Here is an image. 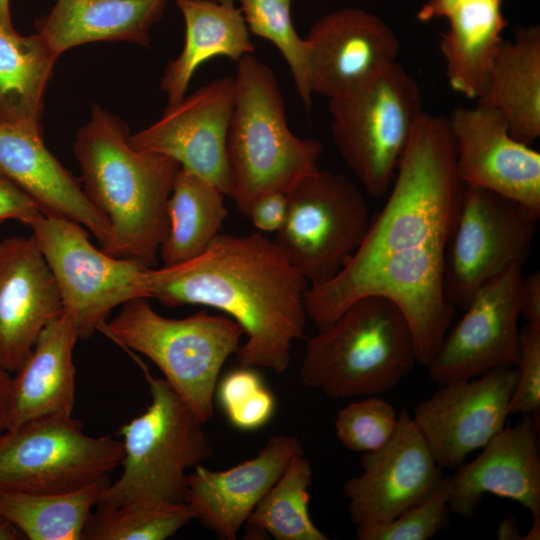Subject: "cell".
Segmentation results:
<instances>
[{
  "label": "cell",
  "instance_id": "cell-1",
  "mask_svg": "<svg viewBox=\"0 0 540 540\" xmlns=\"http://www.w3.org/2000/svg\"><path fill=\"white\" fill-rule=\"evenodd\" d=\"M148 298L165 306L204 305L228 315L246 341L239 366L287 370L292 343L304 337L306 279L260 231L219 233L198 257L145 273Z\"/></svg>",
  "mask_w": 540,
  "mask_h": 540
},
{
  "label": "cell",
  "instance_id": "cell-2",
  "mask_svg": "<svg viewBox=\"0 0 540 540\" xmlns=\"http://www.w3.org/2000/svg\"><path fill=\"white\" fill-rule=\"evenodd\" d=\"M463 187L447 118L423 112L384 207L343 268H444Z\"/></svg>",
  "mask_w": 540,
  "mask_h": 540
},
{
  "label": "cell",
  "instance_id": "cell-3",
  "mask_svg": "<svg viewBox=\"0 0 540 540\" xmlns=\"http://www.w3.org/2000/svg\"><path fill=\"white\" fill-rule=\"evenodd\" d=\"M129 136L118 116L93 105L73 151L86 196L109 222L102 250L151 267L168 232L167 202L180 165L133 148Z\"/></svg>",
  "mask_w": 540,
  "mask_h": 540
},
{
  "label": "cell",
  "instance_id": "cell-4",
  "mask_svg": "<svg viewBox=\"0 0 540 540\" xmlns=\"http://www.w3.org/2000/svg\"><path fill=\"white\" fill-rule=\"evenodd\" d=\"M235 98L227 134L233 185L231 199L247 215L261 196L288 193L319 170L322 143L300 138L289 128L286 106L274 71L252 54L238 62Z\"/></svg>",
  "mask_w": 540,
  "mask_h": 540
},
{
  "label": "cell",
  "instance_id": "cell-5",
  "mask_svg": "<svg viewBox=\"0 0 540 540\" xmlns=\"http://www.w3.org/2000/svg\"><path fill=\"white\" fill-rule=\"evenodd\" d=\"M416 360L409 324L392 301L368 296L306 341L300 376L334 399L373 396L397 386Z\"/></svg>",
  "mask_w": 540,
  "mask_h": 540
},
{
  "label": "cell",
  "instance_id": "cell-6",
  "mask_svg": "<svg viewBox=\"0 0 540 540\" xmlns=\"http://www.w3.org/2000/svg\"><path fill=\"white\" fill-rule=\"evenodd\" d=\"M148 383L151 402L124 424L122 471L100 492L96 507L134 503H186L187 470L213 455L204 423L164 378H156L136 359Z\"/></svg>",
  "mask_w": 540,
  "mask_h": 540
},
{
  "label": "cell",
  "instance_id": "cell-7",
  "mask_svg": "<svg viewBox=\"0 0 540 540\" xmlns=\"http://www.w3.org/2000/svg\"><path fill=\"white\" fill-rule=\"evenodd\" d=\"M99 331L127 349L150 359L164 379L205 424L222 366L240 347L243 331L228 316L200 311L181 319L158 314L137 298Z\"/></svg>",
  "mask_w": 540,
  "mask_h": 540
},
{
  "label": "cell",
  "instance_id": "cell-8",
  "mask_svg": "<svg viewBox=\"0 0 540 540\" xmlns=\"http://www.w3.org/2000/svg\"><path fill=\"white\" fill-rule=\"evenodd\" d=\"M333 141L372 197L385 195L423 114L418 84L397 62L329 99Z\"/></svg>",
  "mask_w": 540,
  "mask_h": 540
},
{
  "label": "cell",
  "instance_id": "cell-9",
  "mask_svg": "<svg viewBox=\"0 0 540 540\" xmlns=\"http://www.w3.org/2000/svg\"><path fill=\"white\" fill-rule=\"evenodd\" d=\"M287 215L274 242L309 287L336 276L362 244L367 201L346 176L318 170L287 193Z\"/></svg>",
  "mask_w": 540,
  "mask_h": 540
},
{
  "label": "cell",
  "instance_id": "cell-10",
  "mask_svg": "<svg viewBox=\"0 0 540 540\" xmlns=\"http://www.w3.org/2000/svg\"><path fill=\"white\" fill-rule=\"evenodd\" d=\"M121 440L94 437L72 415H54L0 435V491L58 493L84 487L120 466Z\"/></svg>",
  "mask_w": 540,
  "mask_h": 540
},
{
  "label": "cell",
  "instance_id": "cell-11",
  "mask_svg": "<svg viewBox=\"0 0 540 540\" xmlns=\"http://www.w3.org/2000/svg\"><path fill=\"white\" fill-rule=\"evenodd\" d=\"M60 292L63 312L87 339L117 306L147 298L149 266L94 247L87 229L67 218L41 213L29 225Z\"/></svg>",
  "mask_w": 540,
  "mask_h": 540
},
{
  "label": "cell",
  "instance_id": "cell-12",
  "mask_svg": "<svg viewBox=\"0 0 540 540\" xmlns=\"http://www.w3.org/2000/svg\"><path fill=\"white\" fill-rule=\"evenodd\" d=\"M539 215L517 201L464 184L447 244L444 293L464 309L475 292L528 259Z\"/></svg>",
  "mask_w": 540,
  "mask_h": 540
},
{
  "label": "cell",
  "instance_id": "cell-13",
  "mask_svg": "<svg viewBox=\"0 0 540 540\" xmlns=\"http://www.w3.org/2000/svg\"><path fill=\"white\" fill-rule=\"evenodd\" d=\"M522 266L512 265L478 289L428 364L438 385L515 367L520 354Z\"/></svg>",
  "mask_w": 540,
  "mask_h": 540
},
{
  "label": "cell",
  "instance_id": "cell-14",
  "mask_svg": "<svg viewBox=\"0 0 540 540\" xmlns=\"http://www.w3.org/2000/svg\"><path fill=\"white\" fill-rule=\"evenodd\" d=\"M234 98V77L216 78L178 103L167 105L158 120L130 134L129 142L137 150L174 159L180 168L232 198L226 146Z\"/></svg>",
  "mask_w": 540,
  "mask_h": 540
},
{
  "label": "cell",
  "instance_id": "cell-15",
  "mask_svg": "<svg viewBox=\"0 0 540 540\" xmlns=\"http://www.w3.org/2000/svg\"><path fill=\"white\" fill-rule=\"evenodd\" d=\"M515 368L441 385L413 409L412 420L441 468L454 469L504 427Z\"/></svg>",
  "mask_w": 540,
  "mask_h": 540
},
{
  "label": "cell",
  "instance_id": "cell-16",
  "mask_svg": "<svg viewBox=\"0 0 540 540\" xmlns=\"http://www.w3.org/2000/svg\"><path fill=\"white\" fill-rule=\"evenodd\" d=\"M362 473L348 479L344 494L356 528L392 521L406 509L423 502L443 475L411 415L403 409L390 440L364 453Z\"/></svg>",
  "mask_w": 540,
  "mask_h": 540
},
{
  "label": "cell",
  "instance_id": "cell-17",
  "mask_svg": "<svg viewBox=\"0 0 540 540\" xmlns=\"http://www.w3.org/2000/svg\"><path fill=\"white\" fill-rule=\"evenodd\" d=\"M464 184L495 192L540 215V154L509 132L495 108L456 107L447 118Z\"/></svg>",
  "mask_w": 540,
  "mask_h": 540
},
{
  "label": "cell",
  "instance_id": "cell-18",
  "mask_svg": "<svg viewBox=\"0 0 540 540\" xmlns=\"http://www.w3.org/2000/svg\"><path fill=\"white\" fill-rule=\"evenodd\" d=\"M312 94L343 96L396 62L400 43L377 15L341 8L317 19L305 37Z\"/></svg>",
  "mask_w": 540,
  "mask_h": 540
},
{
  "label": "cell",
  "instance_id": "cell-19",
  "mask_svg": "<svg viewBox=\"0 0 540 540\" xmlns=\"http://www.w3.org/2000/svg\"><path fill=\"white\" fill-rule=\"evenodd\" d=\"M63 312L54 276L33 235L0 241V366L14 373L44 327Z\"/></svg>",
  "mask_w": 540,
  "mask_h": 540
},
{
  "label": "cell",
  "instance_id": "cell-20",
  "mask_svg": "<svg viewBox=\"0 0 540 540\" xmlns=\"http://www.w3.org/2000/svg\"><path fill=\"white\" fill-rule=\"evenodd\" d=\"M539 423L524 414L505 426L471 462L450 476V511L471 518L486 493L514 500L540 517Z\"/></svg>",
  "mask_w": 540,
  "mask_h": 540
},
{
  "label": "cell",
  "instance_id": "cell-21",
  "mask_svg": "<svg viewBox=\"0 0 540 540\" xmlns=\"http://www.w3.org/2000/svg\"><path fill=\"white\" fill-rule=\"evenodd\" d=\"M302 452L296 437L275 435L255 457L230 469L213 471L197 465L187 476L186 503L195 519L219 538L234 540L290 460Z\"/></svg>",
  "mask_w": 540,
  "mask_h": 540
},
{
  "label": "cell",
  "instance_id": "cell-22",
  "mask_svg": "<svg viewBox=\"0 0 540 540\" xmlns=\"http://www.w3.org/2000/svg\"><path fill=\"white\" fill-rule=\"evenodd\" d=\"M0 173L22 189L44 215L70 219L102 246L107 218L90 202L73 174L46 147L42 131L0 122Z\"/></svg>",
  "mask_w": 540,
  "mask_h": 540
},
{
  "label": "cell",
  "instance_id": "cell-23",
  "mask_svg": "<svg viewBox=\"0 0 540 540\" xmlns=\"http://www.w3.org/2000/svg\"><path fill=\"white\" fill-rule=\"evenodd\" d=\"M78 339L74 322L64 312L44 327L12 376L6 429L42 417L72 415L76 387L73 349Z\"/></svg>",
  "mask_w": 540,
  "mask_h": 540
},
{
  "label": "cell",
  "instance_id": "cell-24",
  "mask_svg": "<svg viewBox=\"0 0 540 540\" xmlns=\"http://www.w3.org/2000/svg\"><path fill=\"white\" fill-rule=\"evenodd\" d=\"M166 0H56L36 21L39 33L59 57L98 41L150 44L151 28L163 16Z\"/></svg>",
  "mask_w": 540,
  "mask_h": 540
},
{
  "label": "cell",
  "instance_id": "cell-25",
  "mask_svg": "<svg viewBox=\"0 0 540 540\" xmlns=\"http://www.w3.org/2000/svg\"><path fill=\"white\" fill-rule=\"evenodd\" d=\"M185 23L180 54L164 71L161 89L168 105L181 101L196 70L206 61L224 56L238 62L255 47L239 7L210 0H176Z\"/></svg>",
  "mask_w": 540,
  "mask_h": 540
},
{
  "label": "cell",
  "instance_id": "cell-26",
  "mask_svg": "<svg viewBox=\"0 0 540 540\" xmlns=\"http://www.w3.org/2000/svg\"><path fill=\"white\" fill-rule=\"evenodd\" d=\"M477 103L495 108L513 138L526 145L540 135V27H518L503 40Z\"/></svg>",
  "mask_w": 540,
  "mask_h": 540
},
{
  "label": "cell",
  "instance_id": "cell-27",
  "mask_svg": "<svg viewBox=\"0 0 540 540\" xmlns=\"http://www.w3.org/2000/svg\"><path fill=\"white\" fill-rule=\"evenodd\" d=\"M502 0H461L444 17L440 49L450 87L477 100L503 42Z\"/></svg>",
  "mask_w": 540,
  "mask_h": 540
},
{
  "label": "cell",
  "instance_id": "cell-28",
  "mask_svg": "<svg viewBox=\"0 0 540 540\" xmlns=\"http://www.w3.org/2000/svg\"><path fill=\"white\" fill-rule=\"evenodd\" d=\"M58 56L39 33L0 25V122L41 130L44 95Z\"/></svg>",
  "mask_w": 540,
  "mask_h": 540
},
{
  "label": "cell",
  "instance_id": "cell-29",
  "mask_svg": "<svg viewBox=\"0 0 540 540\" xmlns=\"http://www.w3.org/2000/svg\"><path fill=\"white\" fill-rule=\"evenodd\" d=\"M225 195L201 177L179 168L167 202L168 232L159 254L164 266L200 256L228 216Z\"/></svg>",
  "mask_w": 540,
  "mask_h": 540
},
{
  "label": "cell",
  "instance_id": "cell-30",
  "mask_svg": "<svg viewBox=\"0 0 540 540\" xmlns=\"http://www.w3.org/2000/svg\"><path fill=\"white\" fill-rule=\"evenodd\" d=\"M109 477L58 493L0 491V517L30 540H81Z\"/></svg>",
  "mask_w": 540,
  "mask_h": 540
},
{
  "label": "cell",
  "instance_id": "cell-31",
  "mask_svg": "<svg viewBox=\"0 0 540 540\" xmlns=\"http://www.w3.org/2000/svg\"><path fill=\"white\" fill-rule=\"evenodd\" d=\"M312 468L304 452L296 454L263 496L246 523L277 540H328L308 510Z\"/></svg>",
  "mask_w": 540,
  "mask_h": 540
},
{
  "label": "cell",
  "instance_id": "cell-32",
  "mask_svg": "<svg viewBox=\"0 0 540 540\" xmlns=\"http://www.w3.org/2000/svg\"><path fill=\"white\" fill-rule=\"evenodd\" d=\"M195 519L188 503L142 502L92 512L84 540H164Z\"/></svg>",
  "mask_w": 540,
  "mask_h": 540
},
{
  "label": "cell",
  "instance_id": "cell-33",
  "mask_svg": "<svg viewBox=\"0 0 540 540\" xmlns=\"http://www.w3.org/2000/svg\"><path fill=\"white\" fill-rule=\"evenodd\" d=\"M294 0H237L249 32L279 50L291 72L299 97L311 108L308 75V43L295 29L291 17Z\"/></svg>",
  "mask_w": 540,
  "mask_h": 540
},
{
  "label": "cell",
  "instance_id": "cell-34",
  "mask_svg": "<svg viewBox=\"0 0 540 540\" xmlns=\"http://www.w3.org/2000/svg\"><path fill=\"white\" fill-rule=\"evenodd\" d=\"M397 426L394 407L375 395L350 402L335 419L337 439L352 452L378 450L390 440Z\"/></svg>",
  "mask_w": 540,
  "mask_h": 540
},
{
  "label": "cell",
  "instance_id": "cell-35",
  "mask_svg": "<svg viewBox=\"0 0 540 540\" xmlns=\"http://www.w3.org/2000/svg\"><path fill=\"white\" fill-rule=\"evenodd\" d=\"M451 478H442L437 488L392 521L370 527L356 528L359 540H427L449 524Z\"/></svg>",
  "mask_w": 540,
  "mask_h": 540
},
{
  "label": "cell",
  "instance_id": "cell-36",
  "mask_svg": "<svg viewBox=\"0 0 540 540\" xmlns=\"http://www.w3.org/2000/svg\"><path fill=\"white\" fill-rule=\"evenodd\" d=\"M515 367L516 382L507 414L539 415L540 327L526 323L520 329V354Z\"/></svg>",
  "mask_w": 540,
  "mask_h": 540
},
{
  "label": "cell",
  "instance_id": "cell-37",
  "mask_svg": "<svg viewBox=\"0 0 540 540\" xmlns=\"http://www.w3.org/2000/svg\"><path fill=\"white\" fill-rule=\"evenodd\" d=\"M265 385L255 368L239 366L227 373L217 388V396L224 411L248 400Z\"/></svg>",
  "mask_w": 540,
  "mask_h": 540
},
{
  "label": "cell",
  "instance_id": "cell-38",
  "mask_svg": "<svg viewBox=\"0 0 540 540\" xmlns=\"http://www.w3.org/2000/svg\"><path fill=\"white\" fill-rule=\"evenodd\" d=\"M274 410L275 399L264 386L248 400L225 413L233 426L250 431L264 426L271 419Z\"/></svg>",
  "mask_w": 540,
  "mask_h": 540
},
{
  "label": "cell",
  "instance_id": "cell-39",
  "mask_svg": "<svg viewBox=\"0 0 540 540\" xmlns=\"http://www.w3.org/2000/svg\"><path fill=\"white\" fill-rule=\"evenodd\" d=\"M287 207V194L272 192L259 197L246 216L258 231L278 232L285 222Z\"/></svg>",
  "mask_w": 540,
  "mask_h": 540
},
{
  "label": "cell",
  "instance_id": "cell-40",
  "mask_svg": "<svg viewBox=\"0 0 540 540\" xmlns=\"http://www.w3.org/2000/svg\"><path fill=\"white\" fill-rule=\"evenodd\" d=\"M41 213L37 204L16 184L0 179V221L13 219L30 225Z\"/></svg>",
  "mask_w": 540,
  "mask_h": 540
},
{
  "label": "cell",
  "instance_id": "cell-41",
  "mask_svg": "<svg viewBox=\"0 0 540 540\" xmlns=\"http://www.w3.org/2000/svg\"><path fill=\"white\" fill-rule=\"evenodd\" d=\"M520 314L527 324L540 327V272L523 277L520 291Z\"/></svg>",
  "mask_w": 540,
  "mask_h": 540
},
{
  "label": "cell",
  "instance_id": "cell-42",
  "mask_svg": "<svg viewBox=\"0 0 540 540\" xmlns=\"http://www.w3.org/2000/svg\"><path fill=\"white\" fill-rule=\"evenodd\" d=\"M12 392V373L0 366V435L6 430Z\"/></svg>",
  "mask_w": 540,
  "mask_h": 540
},
{
  "label": "cell",
  "instance_id": "cell-43",
  "mask_svg": "<svg viewBox=\"0 0 540 540\" xmlns=\"http://www.w3.org/2000/svg\"><path fill=\"white\" fill-rule=\"evenodd\" d=\"M461 0H427L417 13L421 22L444 18L450 9Z\"/></svg>",
  "mask_w": 540,
  "mask_h": 540
},
{
  "label": "cell",
  "instance_id": "cell-44",
  "mask_svg": "<svg viewBox=\"0 0 540 540\" xmlns=\"http://www.w3.org/2000/svg\"><path fill=\"white\" fill-rule=\"evenodd\" d=\"M496 537L499 540H523L514 514L506 515L497 525Z\"/></svg>",
  "mask_w": 540,
  "mask_h": 540
},
{
  "label": "cell",
  "instance_id": "cell-45",
  "mask_svg": "<svg viewBox=\"0 0 540 540\" xmlns=\"http://www.w3.org/2000/svg\"><path fill=\"white\" fill-rule=\"evenodd\" d=\"M20 532L6 519L0 517V540H15Z\"/></svg>",
  "mask_w": 540,
  "mask_h": 540
},
{
  "label": "cell",
  "instance_id": "cell-46",
  "mask_svg": "<svg viewBox=\"0 0 540 540\" xmlns=\"http://www.w3.org/2000/svg\"><path fill=\"white\" fill-rule=\"evenodd\" d=\"M0 25L9 30H15L12 24L10 0H0Z\"/></svg>",
  "mask_w": 540,
  "mask_h": 540
},
{
  "label": "cell",
  "instance_id": "cell-47",
  "mask_svg": "<svg viewBox=\"0 0 540 540\" xmlns=\"http://www.w3.org/2000/svg\"><path fill=\"white\" fill-rule=\"evenodd\" d=\"M540 539V517H533V523L529 531L523 536V540Z\"/></svg>",
  "mask_w": 540,
  "mask_h": 540
},
{
  "label": "cell",
  "instance_id": "cell-48",
  "mask_svg": "<svg viewBox=\"0 0 540 540\" xmlns=\"http://www.w3.org/2000/svg\"><path fill=\"white\" fill-rule=\"evenodd\" d=\"M210 1L223 2V3H236L237 0H210Z\"/></svg>",
  "mask_w": 540,
  "mask_h": 540
},
{
  "label": "cell",
  "instance_id": "cell-49",
  "mask_svg": "<svg viewBox=\"0 0 540 540\" xmlns=\"http://www.w3.org/2000/svg\"><path fill=\"white\" fill-rule=\"evenodd\" d=\"M1 178H5V177L0 173V179H1Z\"/></svg>",
  "mask_w": 540,
  "mask_h": 540
}]
</instances>
